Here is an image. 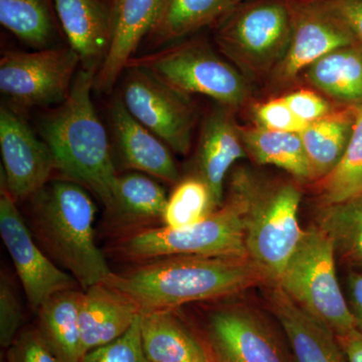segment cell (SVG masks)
<instances>
[{
	"label": "cell",
	"mask_w": 362,
	"mask_h": 362,
	"mask_svg": "<svg viewBox=\"0 0 362 362\" xmlns=\"http://www.w3.org/2000/svg\"><path fill=\"white\" fill-rule=\"evenodd\" d=\"M262 282L268 281L249 258L175 256L114 273L105 283L129 298L141 315L230 296Z\"/></svg>",
	"instance_id": "6da1fadb"
},
{
	"label": "cell",
	"mask_w": 362,
	"mask_h": 362,
	"mask_svg": "<svg viewBox=\"0 0 362 362\" xmlns=\"http://www.w3.org/2000/svg\"><path fill=\"white\" fill-rule=\"evenodd\" d=\"M95 76L84 69L78 71L68 98L42 119L40 135L56 169L92 192L107 209L118 175L108 135L90 98Z\"/></svg>",
	"instance_id": "7a4b0ae2"
},
{
	"label": "cell",
	"mask_w": 362,
	"mask_h": 362,
	"mask_svg": "<svg viewBox=\"0 0 362 362\" xmlns=\"http://www.w3.org/2000/svg\"><path fill=\"white\" fill-rule=\"evenodd\" d=\"M95 216L94 202L75 181L49 180L30 197L33 237L84 291L114 275L95 240Z\"/></svg>",
	"instance_id": "3957f363"
},
{
	"label": "cell",
	"mask_w": 362,
	"mask_h": 362,
	"mask_svg": "<svg viewBox=\"0 0 362 362\" xmlns=\"http://www.w3.org/2000/svg\"><path fill=\"white\" fill-rule=\"evenodd\" d=\"M230 194L244 204L247 257L271 285H277L303 235L301 192L292 183L263 182L240 170L233 175Z\"/></svg>",
	"instance_id": "277c9868"
},
{
	"label": "cell",
	"mask_w": 362,
	"mask_h": 362,
	"mask_svg": "<svg viewBox=\"0 0 362 362\" xmlns=\"http://www.w3.org/2000/svg\"><path fill=\"white\" fill-rule=\"evenodd\" d=\"M335 254L329 238L318 226L304 230L277 286L337 337L356 326L338 281Z\"/></svg>",
	"instance_id": "5b68a950"
},
{
	"label": "cell",
	"mask_w": 362,
	"mask_h": 362,
	"mask_svg": "<svg viewBox=\"0 0 362 362\" xmlns=\"http://www.w3.org/2000/svg\"><path fill=\"white\" fill-rule=\"evenodd\" d=\"M291 35V0H244L216 21L214 37L221 52L255 75L278 66Z\"/></svg>",
	"instance_id": "8992f818"
},
{
	"label": "cell",
	"mask_w": 362,
	"mask_h": 362,
	"mask_svg": "<svg viewBox=\"0 0 362 362\" xmlns=\"http://www.w3.org/2000/svg\"><path fill=\"white\" fill-rule=\"evenodd\" d=\"M119 251L139 261L175 256L249 258L244 204L230 194L228 202L201 223L185 228H145L121 240Z\"/></svg>",
	"instance_id": "52a82bcc"
},
{
	"label": "cell",
	"mask_w": 362,
	"mask_h": 362,
	"mask_svg": "<svg viewBox=\"0 0 362 362\" xmlns=\"http://www.w3.org/2000/svg\"><path fill=\"white\" fill-rule=\"evenodd\" d=\"M128 68L140 69L182 94H202L220 105L239 107L249 96L246 78L220 58L206 40H185L142 57Z\"/></svg>",
	"instance_id": "ba28073f"
},
{
	"label": "cell",
	"mask_w": 362,
	"mask_h": 362,
	"mask_svg": "<svg viewBox=\"0 0 362 362\" xmlns=\"http://www.w3.org/2000/svg\"><path fill=\"white\" fill-rule=\"evenodd\" d=\"M80 63L71 47L6 52L0 61V90L25 108L62 104Z\"/></svg>",
	"instance_id": "9c48e42d"
},
{
	"label": "cell",
	"mask_w": 362,
	"mask_h": 362,
	"mask_svg": "<svg viewBox=\"0 0 362 362\" xmlns=\"http://www.w3.org/2000/svg\"><path fill=\"white\" fill-rule=\"evenodd\" d=\"M123 104L147 129L169 148L185 156L189 152L194 127V110L188 95L177 92L140 69H126Z\"/></svg>",
	"instance_id": "30bf717a"
},
{
	"label": "cell",
	"mask_w": 362,
	"mask_h": 362,
	"mask_svg": "<svg viewBox=\"0 0 362 362\" xmlns=\"http://www.w3.org/2000/svg\"><path fill=\"white\" fill-rule=\"evenodd\" d=\"M0 235L33 311L37 312L56 293L77 288L75 278L61 270L37 245L16 199L4 187L0 197Z\"/></svg>",
	"instance_id": "8fae6325"
},
{
	"label": "cell",
	"mask_w": 362,
	"mask_h": 362,
	"mask_svg": "<svg viewBox=\"0 0 362 362\" xmlns=\"http://www.w3.org/2000/svg\"><path fill=\"white\" fill-rule=\"evenodd\" d=\"M0 148L4 175L1 187L18 201L30 199L56 169L51 150L16 112L0 109Z\"/></svg>",
	"instance_id": "7c38bea8"
},
{
	"label": "cell",
	"mask_w": 362,
	"mask_h": 362,
	"mask_svg": "<svg viewBox=\"0 0 362 362\" xmlns=\"http://www.w3.org/2000/svg\"><path fill=\"white\" fill-rule=\"evenodd\" d=\"M292 35L279 77L289 80L326 54L358 44L346 26L320 0H291Z\"/></svg>",
	"instance_id": "4fadbf2b"
},
{
	"label": "cell",
	"mask_w": 362,
	"mask_h": 362,
	"mask_svg": "<svg viewBox=\"0 0 362 362\" xmlns=\"http://www.w3.org/2000/svg\"><path fill=\"white\" fill-rule=\"evenodd\" d=\"M209 330L220 362H288L271 331L250 312H214Z\"/></svg>",
	"instance_id": "5bb4252c"
},
{
	"label": "cell",
	"mask_w": 362,
	"mask_h": 362,
	"mask_svg": "<svg viewBox=\"0 0 362 362\" xmlns=\"http://www.w3.org/2000/svg\"><path fill=\"white\" fill-rule=\"evenodd\" d=\"M161 0H112L111 40L103 65L95 76L94 88L110 92L134 57L140 42L146 39L156 20Z\"/></svg>",
	"instance_id": "9a60e30c"
},
{
	"label": "cell",
	"mask_w": 362,
	"mask_h": 362,
	"mask_svg": "<svg viewBox=\"0 0 362 362\" xmlns=\"http://www.w3.org/2000/svg\"><path fill=\"white\" fill-rule=\"evenodd\" d=\"M246 149L230 111L221 105L207 115L197 151V171L211 192L216 209L223 206V187L235 161L246 157Z\"/></svg>",
	"instance_id": "2e32d148"
},
{
	"label": "cell",
	"mask_w": 362,
	"mask_h": 362,
	"mask_svg": "<svg viewBox=\"0 0 362 362\" xmlns=\"http://www.w3.org/2000/svg\"><path fill=\"white\" fill-rule=\"evenodd\" d=\"M54 2L71 49L78 54L84 70L96 75L110 47V6L103 0Z\"/></svg>",
	"instance_id": "e0dca14e"
},
{
	"label": "cell",
	"mask_w": 362,
	"mask_h": 362,
	"mask_svg": "<svg viewBox=\"0 0 362 362\" xmlns=\"http://www.w3.org/2000/svg\"><path fill=\"white\" fill-rule=\"evenodd\" d=\"M111 120L126 165L165 182H180V173L170 148L131 115L121 98L112 105Z\"/></svg>",
	"instance_id": "ac0fdd59"
},
{
	"label": "cell",
	"mask_w": 362,
	"mask_h": 362,
	"mask_svg": "<svg viewBox=\"0 0 362 362\" xmlns=\"http://www.w3.org/2000/svg\"><path fill=\"white\" fill-rule=\"evenodd\" d=\"M268 301L296 362H347L337 335L302 310L277 285H271Z\"/></svg>",
	"instance_id": "d6986e66"
},
{
	"label": "cell",
	"mask_w": 362,
	"mask_h": 362,
	"mask_svg": "<svg viewBox=\"0 0 362 362\" xmlns=\"http://www.w3.org/2000/svg\"><path fill=\"white\" fill-rule=\"evenodd\" d=\"M139 316L129 298L106 283L85 290L80 310L84 354L122 337Z\"/></svg>",
	"instance_id": "ffe728a7"
},
{
	"label": "cell",
	"mask_w": 362,
	"mask_h": 362,
	"mask_svg": "<svg viewBox=\"0 0 362 362\" xmlns=\"http://www.w3.org/2000/svg\"><path fill=\"white\" fill-rule=\"evenodd\" d=\"M143 349L149 362H214L175 310L140 315Z\"/></svg>",
	"instance_id": "44dd1931"
},
{
	"label": "cell",
	"mask_w": 362,
	"mask_h": 362,
	"mask_svg": "<svg viewBox=\"0 0 362 362\" xmlns=\"http://www.w3.org/2000/svg\"><path fill=\"white\" fill-rule=\"evenodd\" d=\"M84 291L66 289L56 293L37 309V329L62 362H81L84 357L80 310Z\"/></svg>",
	"instance_id": "7402d4cb"
},
{
	"label": "cell",
	"mask_w": 362,
	"mask_h": 362,
	"mask_svg": "<svg viewBox=\"0 0 362 362\" xmlns=\"http://www.w3.org/2000/svg\"><path fill=\"white\" fill-rule=\"evenodd\" d=\"M307 78L317 89L349 105H362V45L354 44L326 54L307 68Z\"/></svg>",
	"instance_id": "603a6c76"
},
{
	"label": "cell",
	"mask_w": 362,
	"mask_h": 362,
	"mask_svg": "<svg viewBox=\"0 0 362 362\" xmlns=\"http://www.w3.org/2000/svg\"><path fill=\"white\" fill-rule=\"evenodd\" d=\"M168 199L164 188L148 176L118 175L107 211L116 225H144L162 221Z\"/></svg>",
	"instance_id": "cb8c5ba5"
},
{
	"label": "cell",
	"mask_w": 362,
	"mask_h": 362,
	"mask_svg": "<svg viewBox=\"0 0 362 362\" xmlns=\"http://www.w3.org/2000/svg\"><path fill=\"white\" fill-rule=\"evenodd\" d=\"M226 6V0H161L146 40L159 47L194 35L220 20Z\"/></svg>",
	"instance_id": "d4e9b609"
},
{
	"label": "cell",
	"mask_w": 362,
	"mask_h": 362,
	"mask_svg": "<svg viewBox=\"0 0 362 362\" xmlns=\"http://www.w3.org/2000/svg\"><path fill=\"white\" fill-rule=\"evenodd\" d=\"M354 122V107H351L349 113L325 117L299 133L312 180H323L337 168L349 145Z\"/></svg>",
	"instance_id": "484cf974"
},
{
	"label": "cell",
	"mask_w": 362,
	"mask_h": 362,
	"mask_svg": "<svg viewBox=\"0 0 362 362\" xmlns=\"http://www.w3.org/2000/svg\"><path fill=\"white\" fill-rule=\"evenodd\" d=\"M245 149L259 164L284 169L297 180H312L310 168L299 133L259 127L240 129Z\"/></svg>",
	"instance_id": "4316f807"
},
{
	"label": "cell",
	"mask_w": 362,
	"mask_h": 362,
	"mask_svg": "<svg viewBox=\"0 0 362 362\" xmlns=\"http://www.w3.org/2000/svg\"><path fill=\"white\" fill-rule=\"evenodd\" d=\"M317 223L337 254L349 263L362 267V194L321 206Z\"/></svg>",
	"instance_id": "83f0119b"
},
{
	"label": "cell",
	"mask_w": 362,
	"mask_h": 362,
	"mask_svg": "<svg viewBox=\"0 0 362 362\" xmlns=\"http://www.w3.org/2000/svg\"><path fill=\"white\" fill-rule=\"evenodd\" d=\"M0 23L21 42L47 49L57 30L47 0H0Z\"/></svg>",
	"instance_id": "f1b7e54d"
},
{
	"label": "cell",
	"mask_w": 362,
	"mask_h": 362,
	"mask_svg": "<svg viewBox=\"0 0 362 362\" xmlns=\"http://www.w3.org/2000/svg\"><path fill=\"white\" fill-rule=\"evenodd\" d=\"M321 204H337L362 194V105L354 107V130L337 168L319 180Z\"/></svg>",
	"instance_id": "f546056e"
},
{
	"label": "cell",
	"mask_w": 362,
	"mask_h": 362,
	"mask_svg": "<svg viewBox=\"0 0 362 362\" xmlns=\"http://www.w3.org/2000/svg\"><path fill=\"white\" fill-rule=\"evenodd\" d=\"M206 183L199 177L187 178L176 185L168 197L162 221L171 228L197 225L216 211Z\"/></svg>",
	"instance_id": "4dcf8cb0"
},
{
	"label": "cell",
	"mask_w": 362,
	"mask_h": 362,
	"mask_svg": "<svg viewBox=\"0 0 362 362\" xmlns=\"http://www.w3.org/2000/svg\"><path fill=\"white\" fill-rule=\"evenodd\" d=\"M81 362H149L143 349L140 316L122 337L87 352Z\"/></svg>",
	"instance_id": "1f68e13d"
},
{
	"label": "cell",
	"mask_w": 362,
	"mask_h": 362,
	"mask_svg": "<svg viewBox=\"0 0 362 362\" xmlns=\"http://www.w3.org/2000/svg\"><path fill=\"white\" fill-rule=\"evenodd\" d=\"M23 320V307L13 283L4 273L0 280V344L8 349L20 334Z\"/></svg>",
	"instance_id": "d6a6232c"
},
{
	"label": "cell",
	"mask_w": 362,
	"mask_h": 362,
	"mask_svg": "<svg viewBox=\"0 0 362 362\" xmlns=\"http://www.w3.org/2000/svg\"><path fill=\"white\" fill-rule=\"evenodd\" d=\"M6 362H62L47 346L37 329L20 332L8 347Z\"/></svg>",
	"instance_id": "836d02e7"
},
{
	"label": "cell",
	"mask_w": 362,
	"mask_h": 362,
	"mask_svg": "<svg viewBox=\"0 0 362 362\" xmlns=\"http://www.w3.org/2000/svg\"><path fill=\"white\" fill-rule=\"evenodd\" d=\"M256 115L261 127L281 132L300 133L310 124L300 119L286 103L284 98L261 105Z\"/></svg>",
	"instance_id": "e575fe53"
},
{
	"label": "cell",
	"mask_w": 362,
	"mask_h": 362,
	"mask_svg": "<svg viewBox=\"0 0 362 362\" xmlns=\"http://www.w3.org/2000/svg\"><path fill=\"white\" fill-rule=\"evenodd\" d=\"M286 103L302 120L315 122L330 113V106L322 98L310 90H298L284 97Z\"/></svg>",
	"instance_id": "d590c367"
},
{
	"label": "cell",
	"mask_w": 362,
	"mask_h": 362,
	"mask_svg": "<svg viewBox=\"0 0 362 362\" xmlns=\"http://www.w3.org/2000/svg\"><path fill=\"white\" fill-rule=\"evenodd\" d=\"M362 45V0H320Z\"/></svg>",
	"instance_id": "8d00e7d4"
},
{
	"label": "cell",
	"mask_w": 362,
	"mask_h": 362,
	"mask_svg": "<svg viewBox=\"0 0 362 362\" xmlns=\"http://www.w3.org/2000/svg\"><path fill=\"white\" fill-rule=\"evenodd\" d=\"M347 302L357 329L362 331V274L352 272L347 277Z\"/></svg>",
	"instance_id": "74e56055"
},
{
	"label": "cell",
	"mask_w": 362,
	"mask_h": 362,
	"mask_svg": "<svg viewBox=\"0 0 362 362\" xmlns=\"http://www.w3.org/2000/svg\"><path fill=\"white\" fill-rule=\"evenodd\" d=\"M347 362H362V331L354 328L342 337H337Z\"/></svg>",
	"instance_id": "f35d334b"
},
{
	"label": "cell",
	"mask_w": 362,
	"mask_h": 362,
	"mask_svg": "<svg viewBox=\"0 0 362 362\" xmlns=\"http://www.w3.org/2000/svg\"><path fill=\"white\" fill-rule=\"evenodd\" d=\"M242 1H244V0H226V11H230L232 7L237 6V4H239L240 2Z\"/></svg>",
	"instance_id": "ab89813d"
},
{
	"label": "cell",
	"mask_w": 362,
	"mask_h": 362,
	"mask_svg": "<svg viewBox=\"0 0 362 362\" xmlns=\"http://www.w3.org/2000/svg\"><path fill=\"white\" fill-rule=\"evenodd\" d=\"M103 1L106 2V4H107V2H109V6H110V4H111L112 0H103Z\"/></svg>",
	"instance_id": "60d3db41"
}]
</instances>
